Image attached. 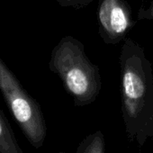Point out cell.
<instances>
[{"label": "cell", "instance_id": "obj_1", "mask_svg": "<svg viewBox=\"0 0 153 153\" xmlns=\"http://www.w3.org/2000/svg\"><path fill=\"white\" fill-rule=\"evenodd\" d=\"M50 68L59 76L68 92L81 104L93 101L99 92L98 72L78 41L69 37L62 39L52 51Z\"/></svg>", "mask_w": 153, "mask_h": 153}, {"label": "cell", "instance_id": "obj_4", "mask_svg": "<svg viewBox=\"0 0 153 153\" xmlns=\"http://www.w3.org/2000/svg\"><path fill=\"white\" fill-rule=\"evenodd\" d=\"M98 16L103 28L112 37L123 35L131 26L130 12L122 0H104Z\"/></svg>", "mask_w": 153, "mask_h": 153}, {"label": "cell", "instance_id": "obj_5", "mask_svg": "<svg viewBox=\"0 0 153 153\" xmlns=\"http://www.w3.org/2000/svg\"><path fill=\"white\" fill-rule=\"evenodd\" d=\"M0 153H24L14 131L0 108Z\"/></svg>", "mask_w": 153, "mask_h": 153}, {"label": "cell", "instance_id": "obj_7", "mask_svg": "<svg viewBox=\"0 0 153 153\" xmlns=\"http://www.w3.org/2000/svg\"><path fill=\"white\" fill-rule=\"evenodd\" d=\"M141 18H150V19H153V1L151 3V6L149 7L148 10L145 11L144 15L140 16Z\"/></svg>", "mask_w": 153, "mask_h": 153}, {"label": "cell", "instance_id": "obj_3", "mask_svg": "<svg viewBox=\"0 0 153 153\" xmlns=\"http://www.w3.org/2000/svg\"><path fill=\"white\" fill-rule=\"evenodd\" d=\"M122 87L124 108L131 117H135L146 95V81L141 65L138 60L130 59L123 70Z\"/></svg>", "mask_w": 153, "mask_h": 153}, {"label": "cell", "instance_id": "obj_8", "mask_svg": "<svg viewBox=\"0 0 153 153\" xmlns=\"http://www.w3.org/2000/svg\"><path fill=\"white\" fill-rule=\"evenodd\" d=\"M59 3L61 4V5H68L69 3H71L74 0H58Z\"/></svg>", "mask_w": 153, "mask_h": 153}, {"label": "cell", "instance_id": "obj_9", "mask_svg": "<svg viewBox=\"0 0 153 153\" xmlns=\"http://www.w3.org/2000/svg\"><path fill=\"white\" fill-rule=\"evenodd\" d=\"M59 153H66V152H64V151H61V152H59Z\"/></svg>", "mask_w": 153, "mask_h": 153}, {"label": "cell", "instance_id": "obj_2", "mask_svg": "<svg viewBox=\"0 0 153 153\" xmlns=\"http://www.w3.org/2000/svg\"><path fill=\"white\" fill-rule=\"evenodd\" d=\"M0 92L28 141L34 148H41L46 138L47 128L40 105L24 88L1 57Z\"/></svg>", "mask_w": 153, "mask_h": 153}, {"label": "cell", "instance_id": "obj_6", "mask_svg": "<svg viewBox=\"0 0 153 153\" xmlns=\"http://www.w3.org/2000/svg\"><path fill=\"white\" fill-rule=\"evenodd\" d=\"M76 153H105L104 136L100 131L86 138L79 147Z\"/></svg>", "mask_w": 153, "mask_h": 153}]
</instances>
